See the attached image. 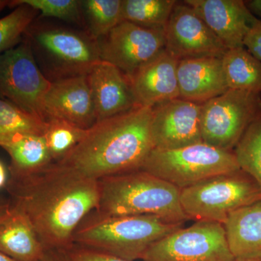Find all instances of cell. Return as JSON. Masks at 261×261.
<instances>
[{
    "mask_svg": "<svg viewBox=\"0 0 261 261\" xmlns=\"http://www.w3.org/2000/svg\"><path fill=\"white\" fill-rule=\"evenodd\" d=\"M228 49L244 47L255 18L243 0H185Z\"/></svg>",
    "mask_w": 261,
    "mask_h": 261,
    "instance_id": "obj_15",
    "label": "cell"
},
{
    "mask_svg": "<svg viewBox=\"0 0 261 261\" xmlns=\"http://www.w3.org/2000/svg\"><path fill=\"white\" fill-rule=\"evenodd\" d=\"M86 130L56 118L46 120L44 136L53 161L64 159L85 135Z\"/></svg>",
    "mask_w": 261,
    "mask_h": 261,
    "instance_id": "obj_27",
    "label": "cell"
},
{
    "mask_svg": "<svg viewBox=\"0 0 261 261\" xmlns=\"http://www.w3.org/2000/svg\"><path fill=\"white\" fill-rule=\"evenodd\" d=\"M224 227L235 260L261 261V200L230 215Z\"/></svg>",
    "mask_w": 261,
    "mask_h": 261,
    "instance_id": "obj_20",
    "label": "cell"
},
{
    "mask_svg": "<svg viewBox=\"0 0 261 261\" xmlns=\"http://www.w3.org/2000/svg\"><path fill=\"white\" fill-rule=\"evenodd\" d=\"M95 211L108 216H154L173 224L189 220L180 202L181 190L150 173L130 171L99 180Z\"/></svg>",
    "mask_w": 261,
    "mask_h": 261,
    "instance_id": "obj_3",
    "label": "cell"
},
{
    "mask_svg": "<svg viewBox=\"0 0 261 261\" xmlns=\"http://www.w3.org/2000/svg\"><path fill=\"white\" fill-rule=\"evenodd\" d=\"M151 118L152 108L138 107L97 122L56 163L96 180L140 170L154 149Z\"/></svg>",
    "mask_w": 261,
    "mask_h": 261,
    "instance_id": "obj_2",
    "label": "cell"
},
{
    "mask_svg": "<svg viewBox=\"0 0 261 261\" xmlns=\"http://www.w3.org/2000/svg\"><path fill=\"white\" fill-rule=\"evenodd\" d=\"M97 122L138 108L126 75L108 62L100 61L87 75Z\"/></svg>",
    "mask_w": 261,
    "mask_h": 261,
    "instance_id": "obj_16",
    "label": "cell"
},
{
    "mask_svg": "<svg viewBox=\"0 0 261 261\" xmlns=\"http://www.w3.org/2000/svg\"><path fill=\"white\" fill-rule=\"evenodd\" d=\"M50 82L87 75L102 61L99 42L87 32L33 23L24 34Z\"/></svg>",
    "mask_w": 261,
    "mask_h": 261,
    "instance_id": "obj_5",
    "label": "cell"
},
{
    "mask_svg": "<svg viewBox=\"0 0 261 261\" xmlns=\"http://www.w3.org/2000/svg\"><path fill=\"white\" fill-rule=\"evenodd\" d=\"M45 121L56 118L88 129L97 123L95 108L87 75L51 82L44 101Z\"/></svg>",
    "mask_w": 261,
    "mask_h": 261,
    "instance_id": "obj_14",
    "label": "cell"
},
{
    "mask_svg": "<svg viewBox=\"0 0 261 261\" xmlns=\"http://www.w3.org/2000/svg\"><path fill=\"white\" fill-rule=\"evenodd\" d=\"M244 47L261 62V20L255 17L244 39Z\"/></svg>",
    "mask_w": 261,
    "mask_h": 261,
    "instance_id": "obj_31",
    "label": "cell"
},
{
    "mask_svg": "<svg viewBox=\"0 0 261 261\" xmlns=\"http://www.w3.org/2000/svg\"><path fill=\"white\" fill-rule=\"evenodd\" d=\"M176 3V0H122L121 21L165 31Z\"/></svg>",
    "mask_w": 261,
    "mask_h": 261,
    "instance_id": "obj_23",
    "label": "cell"
},
{
    "mask_svg": "<svg viewBox=\"0 0 261 261\" xmlns=\"http://www.w3.org/2000/svg\"><path fill=\"white\" fill-rule=\"evenodd\" d=\"M10 204V201H5L0 198V216H2L5 211L8 210Z\"/></svg>",
    "mask_w": 261,
    "mask_h": 261,
    "instance_id": "obj_35",
    "label": "cell"
},
{
    "mask_svg": "<svg viewBox=\"0 0 261 261\" xmlns=\"http://www.w3.org/2000/svg\"><path fill=\"white\" fill-rule=\"evenodd\" d=\"M8 170L4 163L0 161V190L6 188L7 185L8 183Z\"/></svg>",
    "mask_w": 261,
    "mask_h": 261,
    "instance_id": "obj_34",
    "label": "cell"
},
{
    "mask_svg": "<svg viewBox=\"0 0 261 261\" xmlns=\"http://www.w3.org/2000/svg\"><path fill=\"white\" fill-rule=\"evenodd\" d=\"M46 121L0 97V145L21 134L44 135Z\"/></svg>",
    "mask_w": 261,
    "mask_h": 261,
    "instance_id": "obj_25",
    "label": "cell"
},
{
    "mask_svg": "<svg viewBox=\"0 0 261 261\" xmlns=\"http://www.w3.org/2000/svg\"><path fill=\"white\" fill-rule=\"evenodd\" d=\"M10 2L7 0H0V13L5 9L6 7H10Z\"/></svg>",
    "mask_w": 261,
    "mask_h": 261,
    "instance_id": "obj_36",
    "label": "cell"
},
{
    "mask_svg": "<svg viewBox=\"0 0 261 261\" xmlns=\"http://www.w3.org/2000/svg\"><path fill=\"white\" fill-rule=\"evenodd\" d=\"M143 261H235L224 225L199 221L153 244Z\"/></svg>",
    "mask_w": 261,
    "mask_h": 261,
    "instance_id": "obj_10",
    "label": "cell"
},
{
    "mask_svg": "<svg viewBox=\"0 0 261 261\" xmlns=\"http://www.w3.org/2000/svg\"><path fill=\"white\" fill-rule=\"evenodd\" d=\"M63 252L69 261H128L75 244Z\"/></svg>",
    "mask_w": 261,
    "mask_h": 261,
    "instance_id": "obj_30",
    "label": "cell"
},
{
    "mask_svg": "<svg viewBox=\"0 0 261 261\" xmlns=\"http://www.w3.org/2000/svg\"><path fill=\"white\" fill-rule=\"evenodd\" d=\"M140 170L182 190L241 168L233 151L223 150L202 142L170 150L153 149Z\"/></svg>",
    "mask_w": 261,
    "mask_h": 261,
    "instance_id": "obj_7",
    "label": "cell"
},
{
    "mask_svg": "<svg viewBox=\"0 0 261 261\" xmlns=\"http://www.w3.org/2000/svg\"><path fill=\"white\" fill-rule=\"evenodd\" d=\"M261 114V94L228 89L202 104V142L233 151L247 128Z\"/></svg>",
    "mask_w": 261,
    "mask_h": 261,
    "instance_id": "obj_8",
    "label": "cell"
},
{
    "mask_svg": "<svg viewBox=\"0 0 261 261\" xmlns=\"http://www.w3.org/2000/svg\"><path fill=\"white\" fill-rule=\"evenodd\" d=\"M154 216H108L89 213L73 233L72 242L124 259H141L156 242L182 228Z\"/></svg>",
    "mask_w": 261,
    "mask_h": 261,
    "instance_id": "obj_4",
    "label": "cell"
},
{
    "mask_svg": "<svg viewBox=\"0 0 261 261\" xmlns=\"http://www.w3.org/2000/svg\"><path fill=\"white\" fill-rule=\"evenodd\" d=\"M0 261H16L14 259H12L11 257L7 256L4 254L0 252Z\"/></svg>",
    "mask_w": 261,
    "mask_h": 261,
    "instance_id": "obj_37",
    "label": "cell"
},
{
    "mask_svg": "<svg viewBox=\"0 0 261 261\" xmlns=\"http://www.w3.org/2000/svg\"><path fill=\"white\" fill-rule=\"evenodd\" d=\"M100 58L121 70L128 80L166 47L165 31L121 21L98 40Z\"/></svg>",
    "mask_w": 261,
    "mask_h": 261,
    "instance_id": "obj_11",
    "label": "cell"
},
{
    "mask_svg": "<svg viewBox=\"0 0 261 261\" xmlns=\"http://www.w3.org/2000/svg\"><path fill=\"white\" fill-rule=\"evenodd\" d=\"M233 152L242 171L261 189V114L247 128Z\"/></svg>",
    "mask_w": 261,
    "mask_h": 261,
    "instance_id": "obj_28",
    "label": "cell"
},
{
    "mask_svg": "<svg viewBox=\"0 0 261 261\" xmlns=\"http://www.w3.org/2000/svg\"><path fill=\"white\" fill-rule=\"evenodd\" d=\"M178 61L164 49L130 79L139 107L152 108L179 98Z\"/></svg>",
    "mask_w": 261,
    "mask_h": 261,
    "instance_id": "obj_17",
    "label": "cell"
},
{
    "mask_svg": "<svg viewBox=\"0 0 261 261\" xmlns=\"http://www.w3.org/2000/svg\"><path fill=\"white\" fill-rule=\"evenodd\" d=\"M228 89L261 94V62L245 47L228 49L223 57Z\"/></svg>",
    "mask_w": 261,
    "mask_h": 261,
    "instance_id": "obj_22",
    "label": "cell"
},
{
    "mask_svg": "<svg viewBox=\"0 0 261 261\" xmlns=\"http://www.w3.org/2000/svg\"><path fill=\"white\" fill-rule=\"evenodd\" d=\"M9 8L14 10L0 18V56L23 40L24 34L39 14L37 10L16 0L10 2Z\"/></svg>",
    "mask_w": 261,
    "mask_h": 261,
    "instance_id": "obj_26",
    "label": "cell"
},
{
    "mask_svg": "<svg viewBox=\"0 0 261 261\" xmlns=\"http://www.w3.org/2000/svg\"><path fill=\"white\" fill-rule=\"evenodd\" d=\"M11 202L27 216L46 250L65 251L82 220L99 205V180L59 163L20 180H8Z\"/></svg>",
    "mask_w": 261,
    "mask_h": 261,
    "instance_id": "obj_1",
    "label": "cell"
},
{
    "mask_svg": "<svg viewBox=\"0 0 261 261\" xmlns=\"http://www.w3.org/2000/svg\"><path fill=\"white\" fill-rule=\"evenodd\" d=\"M261 200V189L243 171L218 175L180 192V202L189 219L224 225L230 215Z\"/></svg>",
    "mask_w": 261,
    "mask_h": 261,
    "instance_id": "obj_6",
    "label": "cell"
},
{
    "mask_svg": "<svg viewBox=\"0 0 261 261\" xmlns=\"http://www.w3.org/2000/svg\"><path fill=\"white\" fill-rule=\"evenodd\" d=\"M222 58L203 57L178 61L177 79L179 98L203 104L229 89Z\"/></svg>",
    "mask_w": 261,
    "mask_h": 261,
    "instance_id": "obj_18",
    "label": "cell"
},
{
    "mask_svg": "<svg viewBox=\"0 0 261 261\" xmlns=\"http://www.w3.org/2000/svg\"><path fill=\"white\" fill-rule=\"evenodd\" d=\"M202 104L181 98L152 108L151 135L154 149L170 150L202 142Z\"/></svg>",
    "mask_w": 261,
    "mask_h": 261,
    "instance_id": "obj_13",
    "label": "cell"
},
{
    "mask_svg": "<svg viewBox=\"0 0 261 261\" xmlns=\"http://www.w3.org/2000/svg\"><path fill=\"white\" fill-rule=\"evenodd\" d=\"M235 261H248V260H235Z\"/></svg>",
    "mask_w": 261,
    "mask_h": 261,
    "instance_id": "obj_38",
    "label": "cell"
},
{
    "mask_svg": "<svg viewBox=\"0 0 261 261\" xmlns=\"http://www.w3.org/2000/svg\"><path fill=\"white\" fill-rule=\"evenodd\" d=\"M45 252L27 216L10 202L0 216V252L16 261H39Z\"/></svg>",
    "mask_w": 261,
    "mask_h": 261,
    "instance_id": "obj_19",
    "label": "cell"
},
{
    "mask_svg": "<svg viewBox=\"0 0 261 261\" xmlns=\"http://www.w3.org/2000/svg\"><path fill=\"white\" fill-rule=\"evenodd\" d=\"M87 32L96 40L106 37L121 22L122 0H82Z\"/></svg>",
    "mask_w": 261,
    "mask_h": 261,
    "instance_id": "obj_24",
    "label": "cell"
},
{
    "mask_svg": "<svg viewBox=\"0 0 261 261\" xmlns=\"http://www.w3.org/2000/svg\"><path fill=\"white\" fill-rule=\"evenodd\" d=\"M245 3L250 13L261 20V0H247Z\"/></svg>",
    "mask_w": 261,
    "mask_h": 261,
    "instance_id": "obj_33",
    "label": "cell"
},
{
    "mask_svg": "<svg viewBox=\"0 0 261 261\" xmlns=\"http://www.w3.org/2000/svg\"><path fill=\"white\" fill-rule=\"evenodd\" d=\"M50 84L24 36L18 45L0 56V97L44 121V98Z\"/></svg>",
    "mask_w": 261,
    "mask_h": 261,
    "instance_id": "obj_9",
    "label": "cell"
},
{
    "mask_svg": "<svg viewBox=\"0 0 261 261\" xmlns=\"http://www.w3.org/2000/svg\"><path fill=\"white\" fill-rule=\"evenodd\" d=\"M165 49L178 61L223 58L227 48L185 1H177L165 29Z\"/></svg>",
    "mask_w": 261,
    "mask_h": 261,
    "instance_id": "obj_12",
    "label": "cell"
},
{
    "mask_svg": "<svg viewBox=\"0 0 261 261\" xmlns=\"http://www.w3.org/2000/svg\"><path fill=\"white\" fill-rule=\"evenodd\" d=\"M25 4L44 18L60 19L68 23L82 24V5L80 0H16Z\"/></svg>",
    "mask_w": 261,
    "mask_h": 261,
    "instance_id": "obj_29",
    "label": "cell"
},
{
    "mask_svg": "<svg viewBox=\"0 0 261 261\" xmlns=\"http://www.w3.org/2000/svg\"><path fill=\"white\" fill-rule=\"evenodd\" d=\"M0 147L10 158L9 179L31 177L54 163L43 135L21 134L15 136Z\"/></svg>",
    "mask_w": 261,
    "mask_h": 261,
    "instance_id": "obj_21",
    "label": "cell"
},
{
    "mask_svg": "<svg viewBox=\"0 0 261 261\" xmlns=\"http://www.w3.org/2000/svg\"><path fill=\"white\" fill-rule=\"evenodd\" d=\"M39 261H69V260L63 251L46 250L44 256Z\"/></svg>",
    "mask_w": 261,
    "mask_h": 261,
    "instance_id": "obj_32",
    "label": "cell"
}]
</instances>
